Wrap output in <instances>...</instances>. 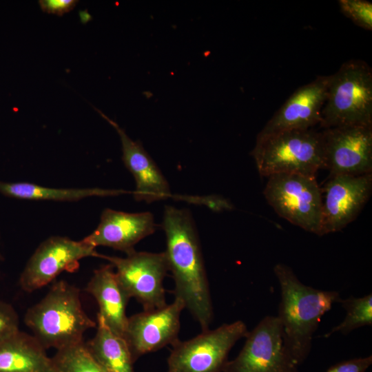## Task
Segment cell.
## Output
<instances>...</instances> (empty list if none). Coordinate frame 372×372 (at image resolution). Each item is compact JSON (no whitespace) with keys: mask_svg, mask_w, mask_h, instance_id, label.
Masks as SVG:
<instances>
[{"mask_svg":"<svg viewBox=\"0 0 372 372\" xmlns=\"http://www.w3.org/2000/svg\"><path fill=\"white\" fill-rule=\"evenodd\" d=\"M162 226L166 236L165 251L172 272L175 298L180 299L202 331L213 319L209 286L200 242L190 212L165 207Z\"/></svg>","mask_w":372,"mask_h":372,"instance_id":"obj_1","label":"cell"},{"mask_svg":"<svg viewBox=\"0 0 372 372\" xmlns=\"http://www.w3.org/2000/svg\"><path fill=\"white\" fill-rule=\"evenodd\" d=\"M273 271L280 284L281 300L277 316L285 345L297 365L308 357L313 335L324 314L341 298L336 291H323L302 283L288 266L278 263Z\"/></svg>","mask_w":372,"mask_h":372,"instance_id":"obj_2","label":"cell"},{"mask_svg":"<svg viewBox=\"0 0 372 372\" xmlns=\"http://www.w3.org/2000/svg\"><path fill=\"white\" fill-rule=\"evenodd\" d=\"M25 325L44 349L56 350L83 342V334L96 327L84 311L78 287L61 280L30 307L23 318Z\"/></svg>","mask_w":372,"mask_h":372,"instance_id":"obj_3","label":"cell"},{"mask_svg":"<svg viewBox=\"0 0 372 372\" xmlns=\"http://www.w3.org/2000/svg\"><path fill=\"white\" fill-rule=\"evenodd\" d=\"M320 125H372V70L366 62L349 60L331 74Z\"/></svg>","mask_w":372,"mask_h":372,"instance_id":"obj_4","label":"cell"},{"mask_svg":"<svg viewBox=\"0 0 372 372\" xmlns=\"http://www.w3.org/2000/svg\"><path fill=\"white\" fill-rule=\"evenodd\" d=\"M251 154L262 176L277 174L316 176L323 169L322 131L311 128L282 132L256 140Z\"/></svg>","mask_w":372,"mask_h":372,"instance_id":"obj_5","label":"cell"},{"mask_svg":"<svg viewBox=\"0 0 372 372\" xmlns=\"http://www.w3.org/2000/svg\"><path fill=\"white\" fill-rule=\"evenodd\" d=\"M263 194L279 216L307 231L322 236V194L316 176L273 174L268 177Z\"/></svg>","mask_w":372,"mask_h":372,"instance_id":"obj_6","label":"cell"},{"mask_svg":"<svg viewBox=\"0 0 372 372\" xmlns=\"http://www.w3.org/2000/svg\"><path fill=\"white\" fill-rule=\"evenodd\" d=\"M248 333L245 323L237 320L178 340L167 358V372H223L230 350Z\"/></svg>","mask_w":372,"mask_h":372,"instance_id":"obj_7","label":"cell"},{"mask_svg":"<svg viewBox=\"0 0 372 372\" xmlns=\"http://www.w3.org/2000/svg\"><path fill=\"white\" fill-rule=\"evenodd\" d=\"M116 269L118 282L130 298H134L143 310L167 304L163 280L169 271L165 251H134L125 257L101 255Z\"/></svg>","mask_w":372,"mask_h":372,"instance_id":"obj_8","label":"cell"},{"mask_svg":"<svg viewBox=\"0 0 372 372\" xmlns=\"http://www.w3.org/2000/svg\"><path fill=\"white\" fill-rule=\"evenodd\" d=\"M245 344L223 372H298L278 316L265 317L247 335Z\"/></svg>","mask_w":372,"mask_h":372,"instance_id":"obj_9","label":"cell"},{"mask_svg":"<svg viewBox=\"0 0 372 372\" xmlns=\"http://www.w3.org/2000/svg\"><path fill=\"white\" fill-rule=\"evenodd\" d=\"M90 256L100 258L101 254L83 240L50 236L28 260L19 277V285L24 291L31 293L50 283L63 271L74 272L81 259Z\"/></svg>","mask_w":372,"mask_h":372,"instance_id":"obj_10","label":"cell"},{"mask_svg":"<svg viewBox=\"0 0 372 372\" xmlns=\"http://www.w3.org/2000/svg\"><path fill=\"white\" fill-rule=\"evenodd\" d=\"M323 169L330 176L372 172V125L334 127L322 131Z\"/></svg>","mask_w":372,"mask_h":372,"instance_id":"obj_11","label":"cell"},{"mask_svg":"<svg viewBox=\"0 0 372 372\" xmlns=\"http://www.w3.org/2000/svg\"><path fill=\"white\" fill-rule=\"evenodd\" d=\"M183 302L174 298L171 304L135 313L127 318L123 338L135 362L142 355L155 352L178 340Z\"/></svg>","mask_w":372,"mask_h":372,"instance_id":"obj_12","label":"cell"},{"mask_svg":"<svg viewBox=\"0 0 372 372\" xmlns=\"http://www.w3.org/2000/svg\"><path fill=\"white\" fill-rule=\"evenodd\" d=\"M322 191V236L341 231L356 218L371 194L372 173L330 176Z\"/></svg>","mask_w":372,"mask_h":372,"instance_id":"obj_13","label":"cell"},{"mask_svg":"<svg viewBox=\"0 0 372 372\" xmlns=\"http://www.w3.org/2000/svg\"><path fill=\"white\" fill-rule=\"evenodd\" d=\"M331 75L318 76L296 90L268 121L256 140L290 130L313 128L321 122Z\"/></svg>","mask_w":372,"mask_h":372,"instance_id":"obj_14","label":"cell"},{"mask_svg":"<svg viewBox=\"0 0 372 372\" xmlns=\"http://www.w3.org/2000/svg\"><path fill=\"white\" fill-rule=\"evenodd\" d=\"M155 226L150 212L127 213L107 208L97 227L82 240L94 248L107 247L127 255L135 251L136 243L154 232Z\"/></svg>","mask_w":372,"mask_h":372,"instance_id":"obj_15","label":"cell"},{"mask_svg":"<svg viewBox=\"0 0 372 372\" xmlns=\"http://www.w3.org/2000/svg\"><path fill=\"white\" fill-rule=\"evenodd\" d=\"M117 132L122 145V160L133 175L136 188L133 192L136 200L151 203L171 196L169 185L155 162L140 141L131 139L115 121L96 109Z\"/></svg>","mask_w":372,"mask_h":372,"instance_id":"obj_16","label":"cell"},{"mask_svg":"<svg viewBox=\"0 0 372 372\" xmlns=\"http://www.w3.org/2000/svg\"><path fill=\"white\" fill-rule=\"evenodd\" d=\"M111 264L94 271L85 291L96 300L99 315L115 334L123 338L127 318L126 307L130 298L124 291Z\"/></svg>","mask_w":372,"mask_h":372,"instance_id":"obj_17","label":"cell"},{"mask_svg":"<svg viewBox=\"0 0 372 372\" xmlns=\"http://www.w3.org/2000/svg\"><path fill=\"white\" fill-rule=\"evenodd\" d=\"M45 350L32 335L19 330L0 342V372H54Z\"/></svg>","mask_w":372,"mask_h":372,"instance_id":"obj_18","label":"cell"},{"mask_svg":"<svg viewBox=\"0 0 372 372\" xmlns=\"http://www.w3.org/2000/svg\"><path fill=\"white\" fill-rule=\"evenodd\" d=\"M96 331L85 345L107 372H134V363L125 339L115 334L96 316Z\"/></svg>","mask_w":372,"mask_h":372,"instance_id":"obj_19","label":"cell"},{"mask_svg":"<svg viewBox=\"0 0 372 372\" xmlns=\"http://www.w3.org/2000/svg\"><path fill=\"white\" fill-rule=\"evenodd\" d=\"M0 193L8 197L32 200L78 201L92 196H112L124 190L94 188H54L27 182L0 181Z\"/></svg>","mask_w":372,"mask_h":372,"instance_id":"obj_20","label":"cell"},{"mask_svg":"<svg viewBox=\"0 0 372 372\" xmlns=\"http://www.w3.org/2000/svg\"><path fill=\"white\" fill-rule=\"evenodd\" d=\"M52 361L54 372H107L84 342L56 350Z\"/></svg>","mask_w":372,"mask_h":372,"instance_id":"obj_21","label":"cell"},{"mask_svg":"<svg viewBox=\"0 0 372 372\" xmlns=\"http://www.w3.org/2000/svg\"><path fill=\"white\" fill-rule=\"evenodd\" d=\"M346 310V316L343 321L333 327L324 337L340 332L344 335L364 326L372 324V294L369 293L361 298L351 296L340 301Z\"/></svg>","mask_w":372,"mask_h":372,"instance_id":"obj_22","label":"cell"},{"mask_svg":"<svg viewBox=\"0 0 372 372\" xmlns=\"http://www.w3.org/2000/svg\"><path fill=\"white\" fill-rule=\"evenodd\" d=\"M342 13L356 25L372 30V3L366 0H339Z\"/></svg>","mask_w":372,"mask_h":372,"instance_id":"obj_23","label":"cell"},{"mask_svg":"<svg viewBox=\"0 0 372 372\" xmlns=\"http://www.w3.org/2000/svg\"><path fill=\"white\" fill-rule=\"evenodd\" d=\"M19 318L14 308L0 300V342L19 331Z\"/></svg>","mask_w":372,"mask_h":372,"instance_id":"obj_24","label":"cell"},{"mask_svg":"<svg viewBox=\"0 0 372 372\" xmlns=\"http://www.w3.org/2000/svg\"><path fill=\"white\" fill-rule=\"evenodd\" d=\"M371 363V355L354 358L336 364L326 372H365Z\"/></svg>","mask_w":372,"mask_h":372,"instance_id":"obj_25","label":"cell"},{"mask_svg":"<svg viewBox=\"0 0 372 372\" xmlns=\"http://www.w3.org/2000/svg\"><path fill=\"white\" fill-rule=\"evenodd\" d=\"M78 1L76 0H40L39 4L41 10L49 14L61 16L72 10Z\"/></svg>","mask_w":372,"mask_h":372,"instance_id":"obj_26","label":"cell"},{"mask_svg":"<svg viewBox=\"0 0 372 372\" xmlns=\"http://www.w3.org/2000/svg\"><path fill=\"white\" fill-rule=\"evenodd\" d=\"M3 259V256L1 255V254L0 252V260H2Z\"/></svg>","mask_w":372,"mask_h":372,"instance_id":"obj_27","label":"cell"}]
</instances>
